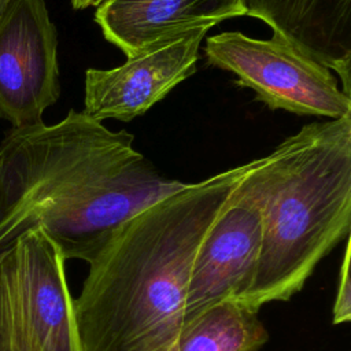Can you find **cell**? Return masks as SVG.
Segmentation results:
<instances>
[{
  "instance_id": "cell-7",
  "label": "cell",
  "mask_w": 351,
  "mask_h": 351,
  "mask_svg": "<svg viewBox=\"0 0 351 351\" xmlns=\"http://www.w3.org/2000/svg\"><path fill=\"white\" fill-rule=\"evenodd\" d=\"M210 29L202 26L163 40L110 70L88 69L84 112L97 122H129L143 115L196 71L199 48Z\"/></svg>"
},
{
  "instance_id": "cell-13",
  "label": "cell",
  "mask_w": 351,
  "mask_h": 351,
  "mask_svg": "<svg viewBox=\"0 0 351 351\" xmlns=\"http://www.w3.org/2000/svg\"><path fill=\"white\" fill-rule=\"evenodd\" d=\"M0 351H37V350L22 341L0 339Z\"/></svg>"
},
{
  "instance_id": "cell-5",
  "label": "cell",
  "mask_w": 351,
  "mask_h": 351,
  "mask_svg": "<svg viewBox=\"0 0 351 351\" xmlns=\"http://www.w3.org/2000/svg\"><path fill=\"white\" fill-rule=\"evenodd\" d=\"M204 55L271 110L329 119L351 115V97L339 89L332 71L280 36L259 40L223 32L206 40Z\"/></svg>"
},
{
  "instance_id": "cell-10",
  "label": "cell",
  "mask_w": 351,
  "mask_h": 351,
  "mask_svg": "<svg viewBox=\"0 0 351 351\" xmlns=\"http://www.w3.org/2000/svg\"><path fill=\"white\" fill-rule=\"evenodd\" d=\"M245 15L263 21L307 56L336 71L350 96L351 0H241Z\"/></svg>"
},
{
  "instance_id": "cell-3",
  "label": "cell",
  "mask_w": 351,
  "mask_h": 351,
  "mask_svg": "<svg viewBox=\"0 0 351 351\" xmlns=\"http://www.w3.org/2000/svg\"><path fill=\"white\" fill-rule=\"evenodd\" d=\"M239 186L262 214V241L250 288L251 311L289 300L351 229V115L304 125L251 162Z\"/></svg>"
},
{
  "instance_id": "cell-12",
  "label": "cell",
  "mask_w": 351,
  "mask_h": 351,
  "mask_svg": "<svg viewBox=\"0 0 351 351\" xmlns=\"http://www.w3.org/2000/svg\"><path fill=\"white\" fill-rule=\"evenodd\" d=\"M333 324H343L351 318V281H350V239L346 241L344 255L339 270V282L333 302Z\"/></svg>"
},
{
  "instance_id": "cell-2",
  "label": "cell",
  "mask_w": 351,
  "mask_h": 351,
  "mask_svg": "<svg viewBox=\"0 0 351 351\" xmlns=\"http://www.w3.org/2000/svg\"><path fill=\"white\" fill-rule=\"evenodd\" d=\"M250 167L185 184L115 232L74 299L82 351H166L178 339L196 252Z\"/></svg>"
},
{
  "instance_id": "cell-4",
  "label": "cell",
  "mask_w": 351,
  "mask_h": 351,
  "mask_svg": "<svg viewBox=\"0 0 351 351\" xmlns=\"http://www.w3.org/2000/svg\"><path fill=\"white\" fill-rule=\"evenodd\" d=\"M66 259L40 228L0 247V339L37 351H82Z\"/></svg>"
},
{
  "instance_id": "cell-14",
  "label": "cell",
  "mask_w": 351,
  "mask_h": 351,
  "mask_svg": "<svg viewBox=\"0 0 351 351\" xmlns=\"http://www.w3.org/2000/svg\"><path fill=\"white\" fill-rule=\"evenodd\" d=\"M103 0H71L74 10H85L89 7H97Z\"/></svg>"
},
{
  "instance_id": "cell-8",
  "label": "cell",
  "mask_w": 351,
  "mask_h": 351,
  "mask_svg": "<svg viewBox=\"0 0 351 351\" xmlns=\"http://www.w3.org/2000/svg\"><path fill=\"white\" fill-rule=\"evenodd\" d=\"M262 241L258 203L239 185L204 236L188 280L185 325L211 307L239 302L251 285Z\"/></svg>"
},
{
  "instance_id": "cell-6",
  "label": "cell",
  "mask_w": 351,
  "mask_h": 351,
  "mask_svg": "<svg viewBox=\"0 0 351 351\" xmlns=\"http://www.w3.org/2000/svg\"><path fill=\"white\" fill-rule=\"evenodd\" d=\"M60 96L58 36L44 0H11L0 16V119L43 122Z\"/></svg>"
},
{
  "instance_id": "cell-15",
  "label": "cell",
  "mask_w": 351,
  "mask_h": 351,
  "mask_svg": "<svg viewBox=\"0 0 351 351\" xmlns=\"http://www.w3.org/2000/svg\"><path fill=\"white\" fill-rule=\"evenodd\" d=\"M11 0H0V16H1V14L4 12V10H5V7H7V4L10 3Z\"/></svg>"
},
{
  "instance_id": "cell-11",
  "label": "cell",
  "mask_w": 351,
  "mask_h": 351,
  "mask_svg": "<svg viewBox=\"0 0 351 351\" xmlns=\"http://www.w3.org/2000/svg\"><path fill=\"white\" fill-rule=\"evenodd\" d=\"M267 340L258 313L228 300L189 321L166 351H259Z\"/></svg>"
},
{
  "instance_id": "cell-9",
  "label": "cell",
  "mask_w": 351,
  "mask_h": 351,
  "mask_svg": "<svg viewBox=\"0 0 351 351\" xmlns=\"http://www.w3.org/2000/svg\"><path fill=\"white\" fill-rule=\"evenodd\" d=\"M243 15L241 0H103L95 21L128 59L188 30Z\"/></svg>"
},
{
  "instance_id": "cell-1",
  "label": "cell",
  "mask_w": 351,
  "mask_h": 351,
  "mask_svg": "<svg viewBox=\"0 0 351 351\" xmlns=\"http://www.w3.org/2000/svg\"><path fill=\"white\" fill-rule=\"evenodd\" d=\"M84 111L10 128L0 141V247L40 226L64 259L90 263L136 214L184 186Z\"/></svg>"
}]
</instances>
